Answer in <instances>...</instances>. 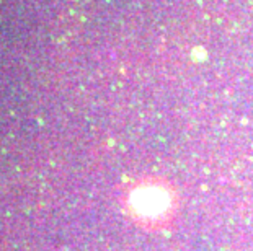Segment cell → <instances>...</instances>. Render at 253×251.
I'll return each instance as SVG.
<instances>
[{"instance_id": "1", "label": "cell", "mask_w": 253, "mask_h": 251, "mask_svg": "<svg viewBox=\"0 0 253 251\" xmlns=\"http://www.w3.org/2000/svg\"><path fill=\"white\" fill-rule=\"evenodd\" d=\"M134 207L139 214L145 217H155L164 214L167 209V196L160 189H145L134 199Z\"/></svg>"}]
</instances>
